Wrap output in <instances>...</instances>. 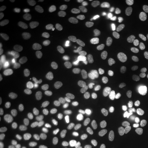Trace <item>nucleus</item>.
I'll list each match as a JSON object with an SVG mask.
<instances>
[{"label": "nucleus", "instance_id": "obj_1", "mask_svg": "<svg viewBox=\"0 0 148 148\" xmlns=\"http://www.w3.org/2000/svg\"><path fill=\"white\" fill-rule=\"evenodd\" d=\"M77 45L73 43H65L59 47V51L62 56L67 57L75 53L78 49Z\"/></svg>", "mask_w": 148, "mask_h": 148}, {"label": "nucleus", "instance_id": "obj_2", "mask_svg": "<svg viewBox=\"0 0 148 148\" xmlns=\"http://www.w3.org/2000/svg\"><path fill=\"white\" fill-rule=\"evenodd\" d=\"M45 72L48 78L50 79H56L61 76L62 70L58 65L49 64L45 67Z\"/></svg>", "mask_w": 148, "mask_h": 148}, {"label": "nucleus", "instance_id": "obj_3", "mask_svg": "<svg viewBox=\"0 0 148 148\" xmlns=\"http://www.w3.org/2000/svg\"><path fill=\"white\" fill-rule=\"evenodd\" d=\"M84 93L79 88L75 86H69L65 90V96L70 100L80 99L84 97Z\"/></svg>", "mask_w": 148, "mask_h": 148}, {"label": "nucleus", "instance_id": "obj_4", "mask_svg": "<svg viewBox=\"0 0 148 148\" xmlns=\"http://www.w3.org/2000/svg\"><path fill=\"white\" fill-rule=\"evenodd\" d=\"M36 50L38 52L49 58H53L56 56L55 49L53 47L43 43H39L37 44Z\"/></svg>", "mask_w": 148, "mask_h": 148}, {"label": "nucleus", "instance_id": "obj_5", "mask_svg": "<svg viewBox=\"0 0 148 148\" xmlns=\"http://www.w3.org/2000/svg\"><path fill=\"white\" fill-rule=\"evenodd\" d=\"M27 97L32 102L40 104L45 101L46 95L40 90H32L27 93Z\"/></svg>", "mask_w": 148, "mask_h": 148}, {"label": "nucleus", "instance_id": "obj_6", "mask_svg": "<svg viewBox=\"0 0 148 148\" xmlns=\"http://www.w3.org/2000/svg\"><path fill=\"white\" fill-rule=\"evenodd\" d=\"M72 21L79 26H85L87 24V19L86 16L79 11H73L70 14Z\"/></svg>", "mask_w": 148, "mask_h": 148}, {"label": "nucleus", "instance_id": "obj_7", "mask_svg": "<svg viewBox=\"0 0 148 148\" xmlns=\"http://www.w3.org/2000/svg\"><path fill=\"white\" fill-rule=\"evenodd\" d=\"M46 34L48 38L55 41L60 40L63 36L62 30L58 27H53L48 29Z\"/></svg>", "mask_w": 148, "mask_h": 148}, {"label": "nucleus", "instance_id": "obj_8", "mask_svg": "<svg viewBox=\"0 0 148 148\" xmlns=\"http://www.w3.org/2000/svg\"><path fill=\"white\" fill-rule=\"evenodd\" d=\"M23 109L26 111L29 116L35 117L37 116L39 113V108L34 103L29 101H24L22 103Z\"/></svg>", "mask_w": 148, "mask_h": 148}, {"label": "nucleus", "instance_id": "obj_9", "mask_svg": "<svg viewBox=\"0 0 148 148\" xmlns=\"http://www.w3.org/2000/svg\"><path fill=\"white\" fill-rule=\"evenodd\" d=\"M55 121V117L51 113L44 114L38 120V124L41 127L46 128L52 125Z\"/></svg>", "mask_w": 148, "mask_h": 148}, {"label": "nucleus", "instance_id": "obj_10", "mask_svg": "<svg viewBox=\"0 0 148 148\" xmlns=\"http://www.w3.org/2000/svg\"><path fill=\"white\" fill-rule=\"evenodd\" d=\"M19 42L16 39H10L2 43L0 45V50L2 52H7L16 48Z\"/></svg>", "mask_w": 148, "mask_h": 148}, {"label": "nucleus", "instance_id": "obj_11", "mask_svg": "<svg viewBox=\"0 0 148 148\" xmlns=\"http://www.w3.org/2000/svg\"><path fill=\"white\" fill-rule=\"evenodd\" d=\"M0 70L1 72L11 81H14L18 79V74L16 70L13 69L12 68L5 66H2L0 68Z\"/></svg>", "mask_w": 148, "mask_h": 148}, {"label": "nucleus", "instance_id": "obj_12", "mask_svg": "<svg viewBox=\"0 0 148 148\" xmlns=\"http://www.w3.org/2000/svg\"><path fill=\"white\" fill-rule=\"evenodd\" d=\"M27 142L22 138H16L12 139L7 144L8 148H25Z\"/></svg>", "mask_w": 148, "mask_h": 148}, {"label": "nucleus", "instance_id": "obj_13", "mask_svg": "<svg viewBox=\"0 0 148 148\" xmlns=\"http://www.w3.org/2000/svg\"><path fill=\"white\" fill-rule=\"evenodd\" d=\"M128 128L130 132L135 137H140L142 136L144 132L142 126L138 123H132L129 126Z\"/></svg>", "mask_w": 148, "mask_h": 148}, {"label": "nucleus", "instance_id": "obj_14", "mask_svg": "<svg viewBox=\"0 0 148 148\" xmlns=\"http://www.w3.org/2000/svg\"><path fill=\"white\" fill-rule=\"evenodd\" d=\"M71 109L76 116L81 117L85 112V106L79 101L74 102L71 105Z\"/></svg>", "mask_w": 148, "mask_h": 148}, {"label": "nucleus", "instance_id": "obj_15", "mask_svg": "<svg viewBox=\"0 0 148 148\" xmlns=\"http://www.w3.org/2000/svg\"><path fill=\"white\" fill-rule=\"evenodd\" d=\"M55 4L60 11L64 12L70 11L73 7L71 2L68 0H56Z\"/></svg>", "mask_w": 148, "mask_h": 148}, {"label": "nucleus", "instance_id": "obj_16", "mask_svg": "<svg viewBox=\"0 0 148 148\" xmlns=\"http://www.w3.org/2000/svg\"><path fill=\"white\" fill-rule=\"evenodd\" d=\"M132 26L131 24L125 21L118 23L116 25V30L120 34H128L132 30Z\"/></svg>", "mask_w": 148, "mask_h": 148}, {"label": "nucleus", "instance_id": "obj_17", "mask_svg": "<svg viewBox=\"0 0 148 148\" xmlns=\"http://www.w3.org/2000/svg\"><path fill=\"white\" fill-rule=\"evenodd\" d=\"M114 97L117 102L122 106L126 107L129 105L130 101L128 100L127 96L121 92L117 91L115 92Z\"/></svg>", "mask_w": 148, "mask_h": 148}, {"label": "nucleus", "instance_id": "obj_18", "mask_svg": "<svg viewBox=\"0 0 148 148\" xmlns=\"http://www.w3.org/2000/svg\"><path fill=\"white\" fill-rule=\"evenodd\" d=\"M112 14L109 11H104L102 12L98 16V21L99 24L104 25L112 21Z\"/></svg>", "mask_w": 148, "mask_h": 148}, {"label": "nucleus", "instance_id": "obj_19", "mask_svg": "<svg viewBox=\"0 0 148 148\" xmlns=\"http://www.w3.org/2000/svg\"><path fill=\"white\" fill-rule=\"evenodd\" d=\"M102 131L106 137L109 138H112L116 135V130L114 127L110 123H106L103 125Z\"/></svg>", "mask_w": 148, "mask_h": 148}, {"label": "nucleus", "instance_id": "obj_20", "mask_svg": "<svg viewBox=\"0 0 148 148\" xmlns=\"http://www.w3.org/2000/svg\"><path fill=\"white\" fill-rule=\"evenodd\" d=\"M112 57L119 62H122L126 58V55L124 52L120 48L114 47L111 49Z\"/></svg>", "mask_w": 148, "mask_h": 148}, {"label": "nucleus", "instance_id": "obj_21", "mask_svg": "<svg viewBox=\"0 0 148 148\" xmlns=\"http://www.w3.org/2000/svg\"><path fill=\"white\" fill-rule=\"evenodd\" d=\"M12 114L9 110H5L1 114V123H2L7 128L12 123Z\"/></svg>", "mask_w": 148, "mask_h": 148}, {"label": "nucleus", "instance_id": "obj_22", "mask_svg": "<svg viewBox=\"0 0 148 148\" xmlns=\"http://www.w3.org/2000/svg\"><path fill=\"white\" fill-rule=\"evenodd\" d=\"M107 51L105 48H99L95 49L92 52V57L94 59L100 60L103 59L106 56Z\"/></svg>", "mask_w": 148, "mask_h": 148}, {"label": "nucleus", "instance_id": "obj_23", "mask_svg": "<svg viewBox=\"0 0 148 148\" xmlns=\"http://www.w3.org/2000/svg\"><path fill=\"white\" fill-rule=\"evenodd\" d=\"M84 71L86 74L91 76H97L99 74V69L97 66L94 64H88L85 66Z\"/></svg>", "mask_w": 148, "mask_h": 148}, {"label": "nucleus", "instance_id": "obj_24", "mask_svg": "<svg viewBox=\"0 0 148 148\" xmlns=\"http://www.w3.org/2000/svg\"><path fill=\"white\" fill-rule=\"evenodd\" d=\"M101 83L100 81L96 79L92 80L88 82L86 86L87 90L91 92H95L96 90H97L101 87Z\"/></svg>", "mask_w": 148, "mask_h": 148}, {"label": "nucleus", "instance_id": "obj_25", "mask_svg": "<svg viewBox=\"0 0 148 148\" xmlns=\"http://www.w3.org/2000/svg\"><path fill=\"white\" fill-rule=\"evenodd\" d=\"M134 16V11L132 10H126L122 11L120 14V18L123 21H129L132 19Z\"/></svg>", "mask_w": 148, "mask_h": 148}, {"label": "nucleus", "instance_id": "obj_26", "mask_svg": "<svg viewBox=\"0 0 148 148\" xmlns=\"http://www.w3.org/2000/svg\"><path fill=\"white\" fill-rule=\"evenodd\" d=\"M41 133V129L39 126L32 125L29 128L27 131V135L30 137H36L38 136Z\"/></svg>", "mask_w": 148, "mask_h": 148}, {"label": "nucleus", "instance_id": "obj_27", "mask_svg": "<svg viewBox=\"0 0 148 148\" xmlns=\"http://www.w3.org/2000/svg\"><path fill=\"white\" fill-rule=\"evenodd\" d=\"M7 129V134L8 136H13L18 132V126L16 122H12Z\"/></svg>", "mask_w": 148, "mask_h": 148}, {"label": "nucleus", "instance_id": "obj_28", "mask_svg": "<svg viewBox=\"0 0 148 148\" xmlns=\"http://www.w3.org/2000/svg\"><path fill=\"white\" fill-rule=\"evenodd\" d=\"M137 41L140 45L148 47V34H142L139 36L137 38Z\"/></svg>", "mask_w": 148, "mask_h": 148}, {"label": "nucleus", "instance_id": "obj_29", "mask_svg": "<svg viewBox=\"0 0 148 148\" xmlns=\"http://www.w3.org/2000/svg\"><path fill=\"white\" fill-rule=\"evenodd\" d=\"M13 16V14L11 12L5 11L2 13L0 16V23H5L10 20Z\"/></svg>", "mask_w": 148, "mask_h": 148}, {"label": "nucleus", "instance_id": "obj_30", "mask_svg": "<svg viewBox=\"0 0 148 148\" xmlns=\"http://www.w3.org/2000/svg\"><path fill=\"white\" fill-rule=\"evenodd\" d=\"M48 148H60V143L56 138H51L48 141Z\"/></svg>", "mask_w": 148, "mask_h": 148}, {"label": "nucleus", "instance_id": "obj_31", "mask_svg": "<svg viewBox=\"0 0 148 148\" xmlns=\"http://www.w3.org/2000/svg\"><path fill=\"white\" fill-rule=\"evenodd\" d=\"M138 79L148 85V72L140 71L137 74Z\"/></svg>", "mask_w": 148, "mask_h": 148}, {"label": "nucleus", "instance_id": "obj_32", "mask_svg": "<svg viewBox=\"0 0 148 148\" xmlns=\"http://www.w3.org/2000/svg\"><path fill=\"white\" fill-rule=\"evenodd\" d=\"M126 117L131 121H136L139 119V115L135 111H130L127 112Z\"/></svg>", "mask_w": 148, "mask_h": 148}, {"label": "nucleus", "instance_id": "obj_33", "mask_svg": "<svg viewBox=\"0 0 148 148\" xmlns=\"http://www.w3.org/2000/svg\"><path fill=\"white\" fill-rule=\"evenodd\" d=\"M29 21L32 25H39L41 23V19L40 17L38 16H31L29 18Z\"/></svg>", "mask_w": 148, "mask_h": 148}, {"label": "nucleus", "instance_id": "obj_34", "mask_svg": "<svg viewBox=\"0 0 148 148\" xmlns=\"http://www.w3.org/2000/svg\"><path fill=\"white\" fill-rule=\"evenodd\" d=\"M8 32V29L5 25H1L0 26V39H2L5 37Z\"/></svg>", "mask_w": 148, "mask_h": 148}, {"label": "nucleus", "instance_id": "obj_35", "mask_svg": "<svg viewBox=\"0 0 148 148\" xmlns=\"http://www.w3.org/2000/svg\"><path fill=\"white\" fill-rule=\"evenodd\" d=\"M48 23L49 25H55L57 24H58L60 23V19L57 18V17H53V18H51L48 20Z\"/></svg>", "mask_w": 148, "mask_h": 148}, {"label": "nucleus", "instance_id": "obj_36", "mask_svg": "<svg viewBox=\"0 0 148 148\" xmlns=\"http://www.w3.org/2000/svg\"><path fill=\"white\" fill-rule=\"evenodd\" d=\"M139 82L137 81H134L132 83V85L131 86V92L133 93H136L139 92V89H138V87H139Z\"/></svg>", "mask_w": 148, "mask_h": 148}, {"label": "nucleus", "instance_id": "obj_37", "mask_svg": "<svg viewBox=\"0 0 148 148\" xmlns=\"http://www.w3.org/2000/svg\"><path fill=\"white\" fill-rule=\"evenodd\" d=\"M7 99L5 97H0V110L3 109L7 105Z\"/></svg>", "mask_w": 148, "mask_h": 148}, {"label": "nucleus", "instance_id": "obj_38", "mask_svg": "<svg viewBox=\"0 0 148 148\" xmlns=\"http://www.w3.org/2000/svg\"><path fill=\"white\" fill-rule=\"evenodd\" d=\"M24 124L27 127H30L31 126H30V125H31V119H30V118L29 117H26L24 121Z\"/></svg>", "mask_w": 148, "mask_h": 148}, {"label": "nucleus", "instance_id": "obj_39", "mask_svg": "<svg viewBox=\"0 0 148 148\" xmlns=\"http://www.w3.org/2000/svg\"><path fill=\"white\" fill-rule=\"evenodd\" d=\"M5 129H7V128L2 123H1V139H2V138L3 137Z\"/></svg>", "mask_w": 148, "mask_h": 148}, {"label": "nucleus", "instance_id": "obj_40", "mask_svg": "<svg viewBox=\"0 0 148 148\" xmlns=\"http://www.w3.org/2000/svg\"><path fill=\"white\" fill-rule=\"evenodd\" d=\"M5 90L4 87L2 86H1V87H0V96L1 97L3 96L5 94Z\"/></svg>", "mask_w": 148, "mask_h": 148}, {"label": "nucleus", "instance_id": "obj_41", "mask_svg": "<svg viewBox=\"0 0 148 148\" xmlns=\"http://www.w3.org/2000/svg\"><path fill=\"white\" fill-rule=\"evenodd\" d=\"M143 25L145 27H148V16L145 17L143 20Z\"/></svg>", "mask_w": 148, "mask_h": 148}, {"label": "nucleus", "instance_id": "obj_42", "mask_svg": "<svg viewBox=\"0 0 148 148\" xmlns=\"http://www.w3.org/2000/svg\"><path fill=\"white\" fill-rule=\"evenodd\" d=\"M94 148H106L105 145L102 143L98 144Z\"/></svg>", "mask_w": 148, "mask_h": 148}, {"label": "nucleus", "instance_id": "obj_43", "mask_svg": "<svg viewBox=\"0 0 148 148\" xmlns=\"http://www.w3.org/2000/svg\"><path fill=\"white\" fill-rule=\"evenodd\" d=\"M20 2H21L22 4H23V5H27V4H29L30 2V0H21L20 1Z\"/></svg>", "mask_w": 148, "mask_h": 148}, {"label": "nucleus", "instance_id": "obj_44", "mask_svg": "<svg viewBox=\"0 0 148 148\" xmlns=\"http://www.w3.org/2000/svg\"><path fill=\"white\" fill-rule=\"evenodd\" d=\"M88 2L87 0H79L77 1V3H79L81 4H85Z\"/></svg>", "mask_w": 148, "mask_h": 148}, {"label": "nucleus", "instance_id": "obj_45", "mask_svg": "<svg viewBox=\"0 0 148 148\" xmlns=\"http://www.w3.org/2000/svg\"><path fill=\"white\" fill-rule=\"evenodd\" d=\"M16 108L18 109H23V106H22V104H16Z\"/></svg>", "mask_w": 148, "mask_h": 148}, {"label": "nucleus", "instance_id": "obj_46", "mask_svg": "<svg viewBox=\"0 0 148 148\" xmlns=\"http://www.w3.org/2000/svg\"><path fill=\"white\" fill-rule=\"evenodd\" d=\"M130 2H132V3H136L139 2L140 1L139 0H130Z\"/></svg>", "mask_w": 148, "mask_h": 148}, {"label": "nucleus", "instance_id": "obj_47", "mask_svg": "<svg viewBox=\"0 0 148 148\" xmlns=\"http://www.w3.org/2000/svg\"><path fill=\"white\" fill-rule=\"evenodd\" d=\"M109 58H110V57H109V56H106V57L104 58L105 61H108V60L109 59Z\"/></svg>", "mask_w": 148, "mask_h": 148}, {"label": "nucleus", "instance_id": "obj_48", "mask_svg": "<svg viewBox=\"0 0 148 148\" xmlns=\"http://www.w3.org/2000/svg\"><path fill=\"white\" fill-rule=\"evenodd\" d=\"M7 2V0H5V1H2V0H1V1H0L1 3H5Z\"/></svg>", "mask_w": 148, "mask_h": 148}, {"label": "nucleus", "instance_id": "obj_49", "mask_svg": "<svg viewBox=\"0 0 148 148\" xmlns=\"http://www.w3.org/2000/svg\"><path fill=\"white\" fill-rule=\"evenodd\" d=\"M145 143H146V144L148 146V137L145 140Z\"/></svg>", "mask_w": 148, "mask_h": 148}, {"label": "nucleus", "instance_id": "obj_50", "mask_svg": "<svg viewBox=\"0 0 148 148\" xmlns=\"http://www.w3.org/2000/svg\"><path fill=\"white\" fill-rule=\"evenodd\" d=\"M146 128H147L148 130V123L147 125H146Z\"/></svg>", "mask_w": 148, "mask_h": 148}, {"label": "nucleus", "instance_id": "obj_51", "mask_svg": "<svg viewBox=\"0 0 148 148\" xmlns=\"http://www.w3.org/2000/svg\"></svg>", "mask_w": 148, "mask_h": 148}]
</instances>
